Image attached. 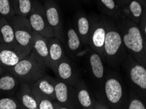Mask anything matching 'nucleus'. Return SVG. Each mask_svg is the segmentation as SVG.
Listing matches in <instances>:
<instances>
[{
  "label": "nucleus",
  "mask_w": 146,
  "mask_h": 109,
  "mask_svg": "<svg viewBox=\"0 0 146 109\" xmlns=\"http://www.w3.org/2000/svg\"><path fill=\"white\" fill-rule=\"evenodd\" d=\"M114 20L121 32L122 40L128 54L146 67L144 39L139 25L122 15Z\"/></svg>",
  "instance_id": "f257e3e1"
},
{
  "label": "nucleus",
  "mask_w": 146,
  "mask_h": 109,
  "mask_svg": "<svg viewBox=\"0 0 146 109\" xmlns=\"http://www.w3.org/2000/svg\"><path fill=\"white\" fill-rule=\"evenodd\" d=\"M104 18L106 26L104 44L105 61L111 67L118 68L125 60L128 53L115 20L106 15H104Z\"/></svg>",
  "instance_id": "f03ea898"
},
{
  "label": "nucleus",
  "mask_w": 146,
  "mask_h": 109,
  "mask_svg": "<svg viewBox=\"0 0 146 109\" xmlns=\"http://www.w3.org/2000/svg\"><path fill=\"white\" fill-rule=\"evenodd\" d=\"M128 92L121 76L114 70L106 71L103 86V102L109 108H126Z\"/></svg>",
  "instance_id": "7ed1b4c3"
},
{
  "label": "nucleus",
  "mask_w": 146,
  "mask_h": 109,
  "mask_svg": "<svg viewBox=\"0 0 146 109\" xmlns=\"http://www.w3.org/2000/svg\"><path fill=\"white\" fill-rule=\"evenodd\" d=\"M48 66L42 59L33 53L30 54L9 70L20 82L33 83L46 74Z\"/></svg>",
  "instance_id": "20e7f679"
},
{
  "label": "nucleus",
  "mask_w": 146,
  "mask_h": 109,
  "mask_svg": "<svg viewBox=\"0 0 146 109\" xmlns=\"http://www.w3.org/2000/svg\"><path fill=\"white\" fill-rule=\"evenodd\" d=\"M130 89L146 101V67L128 54L122 64Z\"/></svg>",
  "instance_id": "39448f33"
},
{
  "label": "nucleus",
  "mask_w": 146,
  "mask_h": 109,
  "mask_svg": "<svg viewBox=\"0 0 146 109\" xmlns=\"http://www.w3.org/2000/svg\"><path fill=\"white\" fill-rule=\"evenodd\" d=\"M87 62L90 76L97 90L96 95L103 102V86L106 74L105 61L98 53L90 48L87 54Z\"/></svg>",
  "instance_id": "423d86ee"
},
{
  "label": "nucleus",
  "mask_w": 146,
  "mask_h": 109,
  "mask_svg": "<svg viewBox=\"0 0 146 109\" xmlns=\"http://www.w3.org/2000/svg\"><path fill=\"white\" fill-rule=\"evenodd\" d=\"M11 23L13 27L17 46L28 55L31 52V42L33 30L28 17L15 15Z\"/></svg>",
  "instance_id": "0eeeda50"
},
{
  "label": "nucleus",
  "mask_w": 146,
  "mask_h": 109,
  "mask_svg": "<svg viewBox=\"0 0 146 109\" xmlns=\"http://www.w3.org/2000/svg\"><path fill=\"white\" fill-rule=\"evenodd\" d=\"M90 19L92 24L88 46L92 50L98 53L105 61L104 44L106 36V26L104 15H92L90 16Z\"/></svg>",
  "instance_id": "6e6552de"
},
{
  "label": "nucleus",
  "mask_w": 146,
  "mask_h": 109,
  "mask_svg": "<svg viewBox=\"0 0 146 109\" xmlns=\"http://www.w3.org/2000/svg\"><path fill=\"white\" fill-rule=\"evenodd\" d=\"M28 18L33 31L48 38L55 37L47 19L44 5L40 1L33 0V7Z\"/></svg>",
  "instance_id": "1a4fd4ad"
},
{
  "label": "nucleus",
  "mask_w": 146,
  "mask_h": 109,
  "mask_svg": "<svg viewBox=\"0 0 146 109\" xmlns=\"http://www.w3.org/2000/svg\"><path fill=\"white\" fill-rule=\"evenodd\" d=\"M43 5L49 24L54 33V37L62 42L64 24L61 7L55 0H44Z\"/></svg>",
  "instance_id": "9d476101"
},
{
  "label": "nucleus",
  "mask_w": 146,
  "mask_h": 109,
  "mask_svg": "<svg viewBox=\"0 0 146 109\" xmlns=\"http://www.w3.org/2000/svg\"><path fill=\"white\" fill-rule=\"evenodd\" d=\"M74 88L80 108H109L106 103L100 101L95 94L92 92L82 78H80Z\"/></svg>",
  "instance_id": "9b49d317"
},
{
  "label": "nucleus",
  "mask_w": 146,
  "mask_h": 109,
  "mask_svg": "<svg viewBox=\"0 0 146 109\" xmlns=\"http://www.w3.org/2000/svg\"><path fill=\"white\" fill-rule=\"evenodd\" d=\"M55 74L58 80L73 87L82 78L77 65L68 56H65L58 64Z\"/></svg>",
  "instance_id": "f8f14e48"
},
{
  "label": "nucleus",
  "mask_w": 146,
  "mask_h": 109,
  "mask_svg": "<svg viewBox=\"0 0 146 109\" xmlns=\"http://www.w3.org/2000/svg\"><path fill=\"white\" fill-rule=\"evenodd\" d=\"M55 100L65 106L66 109L80 108L74 87L57 78L55 86Z\"/></svg>",
  "instance_id": "ddd939ff"
},
{
  "label": "nucleus",
  "mask_w": 146,
  "mask_h": 109,
  "mask_svg": "<svg viewBox=\"0 0 146 109\" xmlns=\"http://www.w3.org/2000/svg\"><path fill=\"white\" fill-rule=\"evenodd\" d=\"M26 56L19 46L0 43V65L6 71L11 69Z\"/></svg>",
  "instance_id": "4468645a"
},
{
  "label": "nucleus",
  "mask_w": 146,
  "mask_h": 109,
  "mask_svg": "<svg viewBox=\"0 0 146 109\" xmlns=\"http://www.w3.org/2000/svg\"><path fill=\"white\" fill-rule=\"evenodd\" d=\"M62 43L66 56L72 59L78 56L84 46L74 26L72 25H68L64 29Z\"/></svg>",
  "instance_id": "2eb2a0df"
},
{
  "label": "nucleus",
  "mask_w": 146,
  "mask_h": 109,
  "mask_svg": "<svg viewBox=\"0 0 146 109\" xmlns=\"http://www.w3.org/2000/svg\"><path fill=\"white\" fill-rule=\"evenodd\" d=\"M57 78L46 74L33 83L30 84L36 101L41 98H49L55 100V86Z\"/></svg>",
  "instance_id": "dca6fc26"
},
{
  "label": "nucleus",
  "mask_w": 146,
  "mask_h": 109,
  "mask_svg": "<svg viewBox=\"0 0 146 109\" xmlns=\"http://www.w3.org/2000/svg\"><path fill=\"white\" fill-rule=\"evenodd\" d=\"M90 16L83 10H78L74 17V26L75 30L80 37L84 46H88L90 30H91Z\"/></svg>",
  "instance_id": "f3484780"
},
{
  "label": "nucleus",
  "mask_w": 146,
  "mask_h": 109,
  "mask_svg": "<svg viewBox=\"0 0 146 109\" xmlns=\"http://www.w3.org/2000/svg\"><path fill=\"white\" fill-rule=\"evenodd\" d=\"M49 68L55 72L59 63L66 56L63 43L56 37L48 38Z\"/></svg>",
  "instance_id": "a211bd4d"
},
{
  "label": "nucleus",
  "mask_w": 146,
  "mask_h": 109,
  "mask_svg": "<svg viewBox=\"0 0 146 109\" xmlns=\"http://www.w3.org/2000/svg\"><path fill=\"white\" fill-rule=\"evenodd\" d=\"M31 52L44 61L49 68V44L48 37L33 31Z\"/></svg>",
  "instance_id": "6ab92c4d"
},
{
  "label": "nucleus",
  "mask_w": 146,
  "mask_h": 109,
  "mask_svg": "<svg viewBox=\"0 0 146 109\" xmlns=\"http://www.w3.org/2000/svg\"><path fill=\"white\" fill-rule=\"evenodd\" d=\"M24 109H38L36 101L31 87L27 82H21L15 95Z\"/></svg>",
  "instance_id": "aec40b11"
},
{
  "label": "nucleus",
  "mask_w": 146,
  "mask_h": 109,
  "mask_svg": "<svg viewBox=\"0 0 146 109\" xmlns=\"http://www.w3.org/2000/svg\"><path fill=\"white\" fill-rule=\"evenodd\" d=\"M145 7L146 5L138 0H130L129 3L121 7L122 15L139 24Z\"/></svg>",
  "instance_id": "412c9836"
},
{
  "label": "nucleus",
  "mask_w": 146,
  "mask_h": 109,
  "mask_svg": "<svg viewBox=\"0 0 146 109\" xmlns=\"http://www.w3.org/2000/svg\"><path fill=\"white\" fill-rule=\"evenodd\" d=\"M21 82L7 71L0 76V97L15 96Z\"/></svg>",
  "instance_id": "4be33fe9"
},
{
  "label": "nucleus",
  "mask_w": 146,
  "mask_h": 109,
  "mask_svg": "<svg viewBox=\"0 0 146 109\" xmlns=\"http://www.w3.org/2000/svg\"><path fill=\"white\" fill-rule=\"evenodd\" d=\"M98 9L104 15L115 20L122 16L121 8L115 0H95Z\"/></svg>",
  "instance_id": "5701e85b"
},
{
  "label": "nucleus",
  "mask_w": 146,
  "mask_h": 109,
  "mask_svg": "<svg viewBox=\"0 0 146 109\" xmlns=\"http://www.w3.org/2000/svg\"><path fill=\"white\" fill-rule=\"evenodd\" d=\"M0 43L17 46L11 23L2 16L0 18Z\"/></svg>",
  "instance_id": "b1692460"
},
{
  "label": "nucleus",
  "mask_w": 146,
  "mask_h": 109,
  "mask_svg": "<svg viewBox=\"0 0 146 109\" xmlns=\"http://www.w3.org/2000/svg\"><path fill=\"white\" fill-rule=\"evenodd\" d=\"M17 16L28 17L33 7V0H12Z\"/></svg>",
  "instance_id": "393cba45"
},
{
  "label": "nucleus",
  "mask_w": 146,
  "mask_h": 109,
  "mask_svg": "<svg viewBox=\"0 0 146 109\" xmlns=\"http://www.w3.org/2000/svg\"><path fill=\"white\" fill-rule=\"evenodd\" d=\"M128 109H146V101L132 89L128 92Z\"/></svg>",
  "instance_id": "a878e982"
},
{
  "label": "nucleus",
  "mask_w": 146,
  "mask_h": 109,
  "mask_svg": "<svg viewBox=\"0 0 146 109\" xmlns=\"http://www.w3.org/2000/svg\"><path fill=\"white\" fill-rule=\"evenodd\" d=\"M0 15L9 22L16 15L13 7L12 0H0Z\"/></svg>",
  "instance_id": "bb28decb"
},
{
  "label": "nucleus",
  "mask_w": 146,
  "mask_h": 109,
  "mask_svg": "<svg viewBox=\"0 0 146 109\" xmlns=\"http://www.w3.org/2000/svg\"><path fill=\"white\" fill-rule=\"evenodd\" d=\"M0 109H24L15 96L0 97Z\"/></svg>",
  "instance_id": "cd10ccee"
},
{
  "label": "nucleus",
  "mask_w": 146,
  "mask_h": 109,
  "mask_svg": "<svg viewBox=\"0 0 146 109\" xmlns=\"http://www.w3.org/2000/svg\"><path fill=\"white\" fill-rule=\"evenodd\" d=\"M37 102L38 109H66L65 106L56 100L49 98H41Z\"/></svg>",
  "instance_id": "c85d7f7f"
},
{
  "label": "nucleus",
  "mask_w": 146,
  "mask_h": 109,
  "mask_svg": "<svg viewBox=\"0 0 146 109\" xmlns=\"http://www.w3.org/2000/svg\"><path fill=\"white\" fill-rule=\"evenodd\" d=\"M138 25L139 29L141 30V34L143 35V39H144L145 41H146V7L145 8L142 18H141L140 22H139Z\"/></svg>",
  "instance_id": "c756f323"
},
{
  "label": "nucleus",
  "mask_w": 146,
  "mask_h": 109,
  "mask_svg": "<svg viewBox=\"0 0 146 109\" xmlns=\"http://www.w3.org/2000/svg\"><path fill=\"white\" fill-rule=\"evenodd\" d=\"M58 3L63 4L64 6L66 7H74V5H76L79 0H55Z\"/></svg>",
  "instance_id": "7c9ffc66"
},
{
  "label": "nucleus",
  "mask_w": 146,
  "mask_h": 109,
  "mask_svg": "<svg viewBox=\"0 0 146 109\" xmlns=\"http://www.w3.org/2000/svg\"><path fill=\"white\" fill-rule=\"evenodd\" d=\"M117 2V3L119 4L120 7H122V6L126 5V4L129 3L130 0H115Z\"/></svg>",
  "instance_id": "2f4dec72"
},
{
  "label": "nucleus",
  "mask_w": 146,
  "mask_h": 109,
  "mask_svg": "<svg viewBox=\"0 0 146 109\" xmlns=\"http://www.w3.org/2000/svg\"><path fill=\"white\" fill-rule=\"evenodd\" d=\"M6 72L7 71H6V70L4 69L1 65H0V76H1V74H3V73H5V72Z\"/></svg>",
  "instance_id": "473e14b6"
},
{
  "label": "nucleus",
  "mask_w": 146,
  "mask_h": 109,
  "mask_svg": "<svg viewBox=\"0 0 146 109\" xmlns=\"http://www.w3.org/2000/svg\"><path fill=\"white\" fill-rule=\"evenodd\" d=\"M144 53H145V58H146V41H145V40H144Z\"/></svg>",
  "instance_id": "72a5a7b5"
},
{
  "label": "nucleus",
  "mask_w": 146,
  "mask_h": 109,
  "mask_svg": "<svg viewBox=\"0 0 146 109\" xmlns=\"http://www.w3.org/2000/svg\"><path fill=\"white\" fill-rule=\"evenodd\" d=\"M138 1H140L141 3H142L143 4H144L145 5H146V0H138Z\"/></svg>",
  "instance_id": "f704fd0d"
},
{
  "label": "nucleus",
  "mask_w": 146,
  "mask_h": 109,
  "mask_svg": "<svg viewBox=\"0 0 146 109\" xmlns=\"http://www.w3.org/2000/svg\"><path fill=\"white\" fill-rule=\"evenodd\" d=\"M79 1L82 2V3H87V2L90 1V0H79Z\"/></svg>",
  "instance_id": "c9c22d12"
},
{
  "label": "nucleus",
  "mask_w": 146,
  "mask_h": 109,
  "mask_svg": "<svg viewBox=\"0 0 146 109\" xmlns=\"http://www.w3.org/2000/svg\"><path fill=\"white\" fill-rule=\"evenodd\" d=\"M38 1H44V0H38Z\"/></svg>",
  "instance_id": "e433bc0d"
},
{
  "label": "nucleus",
  "mask_w": 146,
  "mask_h": 109,
  "mask_svg": "<svg viewBox=\"0 0 146 109\" xmlns=\"http://www.w3.org/2000/svg\"><path fill=\"white\" fill-rule=\"evenodd\" d=\"M1 15H0V18H1Z\"/></svg>",
  "instance_id": "4c0bfd02"
}]
</instances>
